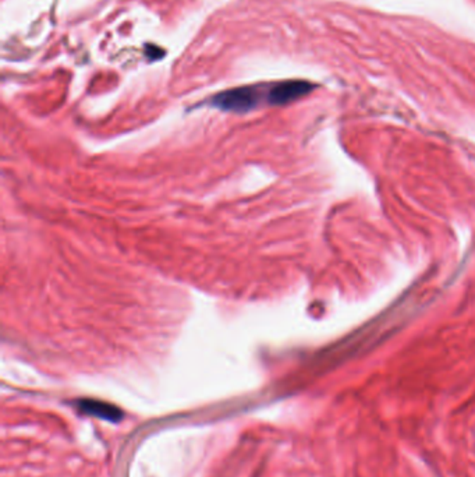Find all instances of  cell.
<instances>
[{"label":"cell","instance_id":"6da1fadb","mask_svg":"<svg viewBox=\"0 0 475 477\" xmlns=\"http://www.w3.org/2000/svg\"><path fill=\"white\" fill-rule=\"evenodd\" d=\"M259 90L257 87H240L221 92L214 98V105L232 112H247L259 102Z\"/></svg>","mask_w":475,"mask_h":477},{"label":"cell","instance_id":"7a4b0ae2","mask_svg":"<svg viewBox=\"0 0 475 477\" xmlns=\"http://www.w3.org/2000/svg\"><path fill=\"white\" fill-rule=\"evenodd\" d=\"M314 85L307 81H283L275 84L268 91V102L272 105H285L307 95Z\"/></svg>","mask_w":475,"mask_h":477},{"label":"cell","instance_id":"3957f363","mask_svg":"<svg viewBox=\"0 0 475 477\" xmlns=\"http://www.w3.org/2000/svg\"><path fill=\"white\" fill-rule=\"evenodd\" d=\"M80 409L85 413L98 416V418H108L118 421L121 418V412L116 406L109 405L102 401H94V399H84L80 402Z\"/></svg>","mask_w":475,"mask_h":477}]
</instances>
